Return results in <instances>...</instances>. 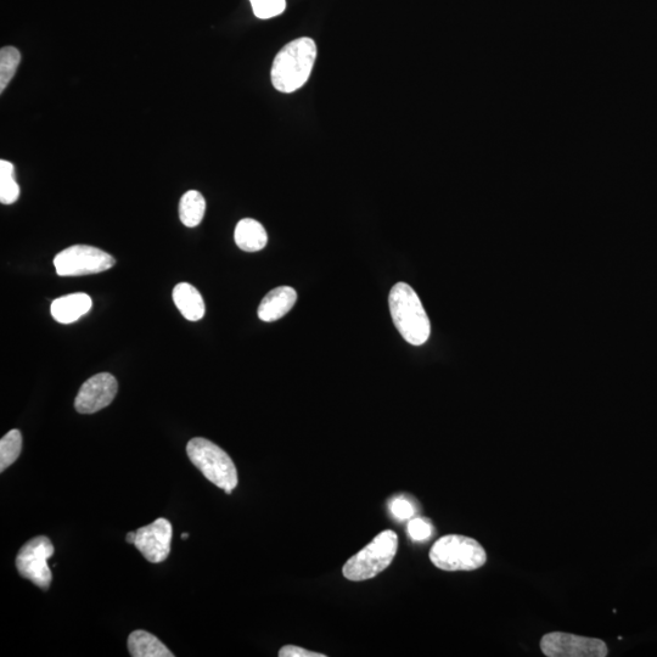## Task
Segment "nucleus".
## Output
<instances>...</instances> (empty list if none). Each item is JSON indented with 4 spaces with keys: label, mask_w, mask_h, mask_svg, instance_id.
Returning <instances> with one entry per match:
<instances>
[{
    "label": "nucleus",
    "mask_w": 657,
    "mask_h": 657,
    "mask_svg": "<svg viewBox=\"0 0 657 657\" xmlns=\"http://www.w3.org/2000/svg\"><path fill=\"white\" fill-rule=\"evenodd\" d=\"M317 59V46L313 39H295L280 50L272 66V83L277 91L294 93L305 86Z\"/></svg>",
    "instance_id": "1"
},
{
    "label": "nucleus",
    "mask_w": 657,
    "mask_h": 657,
    "mask_svg": "<svg viewBox=\"0 0 657 657\" xmlns=\"http://www.w3.org/2000/svg\"><path fill=\"white\" fill-rule=\"evenodd\" d=\"M393 324L402 338L413 346L424 345L431 334V324L417 292L411 285L398 283L389 296Z\"/></svg>",
    "instance_id": "2"
},
{
    "label": "nucleus",
    "mask_w": 657,
    "mask_h": 657,
    "mask_svg": "<svg viewBox=\"0 0 657 657\" xmlns=\"http://www.w3.org/2000/svg\"><path fill=\"white\" fill-rule=\"evenodd\" d=\"M187 453L190 462L207 480L227 494H232L238 486V471L232 458L221 447L206 438L195 437L189 441Z\"/></svg>",
    "instance_id": "3"
},
{
    "label": "nucleus",
    "mask_w": 657,
    "mask_h": 657,
    "mask_svg": "<svg viewBox=\"0 0 657 657\" xmlns=\"http://www.w3.org/2000/svg\"><path fill=\"white\" fill-rule=\"evenodd\" d=\"M398 549V536L396 532L387 530L379 533L363 548L361 552L353 555L342 569L347 580L361 582L370 580L381 574L395 559Z\"/></svg>",
    "instance_id": "4"
},
{
    "label": "nucleus",
    "mask_w": 657,
    "mask_h": 657,
    "mask_svg": "<svg viewBox=\"0 0 657 657\" xmlns=\"http://www.w3.org/2000/svg\"><path fill=\"white\" fill-rule=\"evenodd\" d=\"M430 560L443 571H474L486 564L487 554L473 538L448 535L438 539L431 548Z\"/></svg>",
    "instance_id": "5"
},
{
    "label": "nucleus",
    "mask_w": 657,
    "mask_h": 657,
    "mask_svg": "<svg viewBox=\"0 0 657 657\" xmlns=\"http://www.w3.org/2000/svg\"><path fill=\"white\" fill-rule=\"evenodd\" d=\"M115 258L98 247L73 245L54 258L56 273L60 277H81L98 274L115 266Z\"/></svg>",
    "instance_id": "6"
},
{
    "label": "nucleus",
    "mask_w": 657,
    "mask_h": 657,
    "mask_svg": "<svg viewBox=\"0 0 657 657\" xmlns=\"http://www.w3.org/2000/svg\"><path fill=\"white\" fill-rule=\"evenodd\" d=\"M55 548L46 536H39L28 541L20 549L16 558L19 574L35 583L37 587L47 591L52 584L53 575L49 569L48 560L53 557Z\"/></svg>",
    "instance_id": "7"
},
{
    "label": "nucleus",
    "mask_w": 657,
    "mask_h": 657,
    "mask_svg": "<svg viewBox=\"0 0 657 657\" xmlns=\"http://www.w3.org/2000/svg\"><path fill=\"white\" fill-rule=\"evenodd\" d=\"M541 649L548 657H605L609 653L603 640L563 632L546 634Z\"/></svg>",
    "instance_id": "8"
},
{
    "label": "nucleus",
    "mask_w": 657,
    "mask_h": 657,
    "mask_svg": "<svg viewBox=\"0 0 657 657\" xmlns=\"http://www.w3.org/2000/svg\"><path fill=\"white\" fill-rule=\"evenodd\" d=\"M119 384L115 376L100 373L92 376L81 386L76 397L75 408L81 414H93L101 411L115 400Z\"/></svg>",
    "instance_id": "9"
},
{
    "label": "nucleus",
    "mask_w": 657,
    "mask_h": 657,
    "mask_svg": "<svg viewBox=\"0 0 657 657\" xmlns=\"http://www.w3.org/2000/svg\"><path fill=\"white\" fill-rule=\"evenodd\" d=\"M172 524L167 519H157L148 526L137 531L134 546L150 563L160 564L171 553Z\"/></svg>",
    "instance_id": "10"
},
{
    "label": "nucleus",
    "mask_w": 657,
    "mask_h": 657,
    "mask_svg": "<svg viewBox=\"0 0 657 657\" xmlns=\"http://www.w3.org/2000/svg\"><path fill=\"white\" fill-rule=\"evenodd\" d=\"M297 301V292L290 286H279L269 291L258 307V318L262 322L272 323L288 314Z\"/></svg>",
    "instance_id": "11"
},
{
    "label": "nucleus",
    "mask_w": 657,
    "mask_h": 657,
    "mask_svg": "<svg viewBox=\"0 0 657 657\" xmlns=\"http://www.w3.org/2000/svg\"><path fill=\"white\" fill-rule=\"evenodd\" d=\"M93 301L91 296L77 292V294L59 297L52 303V316L61 324H71L77 322L83 316L91 311Z\"/></svg>",
    "instance_id": "12"
},
{
    "label": "nucleus",
    "mask_w": 657,
    "mask_h": 657,
    "mask_svg": "<svg viewBox=\"0 0 657 657\" xmlns=\"http://www.w3.org/2000/svg\"><path fill=\"white\" fill-rule=\"evenodd\" d=\"M173 301L185 319L198 322L205 316V302L192 284L181 283L173 289Z\"/></svg>",
    "instance_id": "13"
},
{
    "label": "nucleus",
    "mask_w": 657,
    "mask_h": 657,
    "mask_svg": "<svg viewBox=\"0 0 657 657\" xmlns=\"http://www.w3.org/2000/svg\"><path fill=\"white\" fill-rule=\"evenodd\" d=\"M234 239L239 249L246 252L261 251L268 243L265 227L252 218L241 219L235 228Z\"/></svg>",
    "instance_id": "14"
},
{
    "label": "nucleus",
    "mask_w": 657,
    "mask_h": 657,
    "mask_svg": "<svg viewBox=\"0 0 657 657\" xmlns=\"http://www.w3.org/2000/svg\"><path fill=\"white\" fill-rule=\"evenodd\" d=\"M129 654L133 657H173L174 654L154 634L134 631L128 638Z\"/></svg>",
    "instance_id": "15"
},
{
    "label": "nucleus",
    "mask_w": 657,
    "mask_h": 657,
    "mask_svg": "<svg viewBox=\"0 0 657 657\" xmlns=\"http://www.w3.org/2000/svg\"><path fill=\"white\" fill-rule=\"evenodd\" d=\"M206 201L196 190H189L179 202V218L185 227H198L205 216Z\"/></svg>",
    "instance_id": "16"
},
{
    "label": "nucleus",
    "mask_w": 657,
    "mask_h": 657,
    "mask_svg": "<svg viewBox=\"0 0 657 657\" xmlns=\"http://www.w3.org/2000/svg\"><path fill=\"white\" fill-rule=\"evenodd\" d=\"M15 167L11 162L0 160V202L11 205L18 201L20 187L14 178Z\"/></svg>",
    "instance_id": "17"
},
{
    "label": "nucleus",
    "mask_w": 657,
    "mask_h": 657,
    "mask_svg": "<svg viewBox=\"0 0 657 657\" xmlns=\"http://www.w3.org/2000/svg\"><path fill=\"white\" fill-rule=\"evenodd\" d=\"M22 435L19 430H11L0 440V471H5L20 457Z\"/></svg>",
    "instance_id": "18"
},
{
    "label": "nucleus",
    "mask_w": 657,
    "mask_h": 657,
    "mask_svg": "<svg viewBox=\"0 0 657 657\" xmlns=\"http://www.w3.org/2000/svg\"><path fill=\"white\" fill-rule=\"evenodd\" d=\"M21 61V54L14 47H4L0 50V92L8 87L15 76Z\"/></svg>",
    "instance_id": "19"
},
{
    "label": "nucleus",
    "mask_w": 657,
    "mask_h": 657,
    "mask_svg": "<svg viewBox=\"0 0 657 657\" xmlns=\"http://www.w3.org/2000/svg\"><path fill=\"white\" fill-rule=\"evenodd\" d=\"M258 19L267 20L284 13L286 0H250Z\"/></svg>",
    "instance_id": "20"
},
{
    "label": "nucleus",
    "mask_w": 657,
    "mask_h": 657,
    "mask_svg": "<svg viewBox=\"0 0 657 657\" xmlns=\"http://www.w3.org/2000/svg\"><path fill=\"white\" fill-rule=\"evenodd\" d=\"M408 533L413 541L424 542L432 536V533H434V527H432L429 520L415 518L409 521Z\"/></svg>",
    "instance_id": "21"
},
{
    "label": "nucleus",
    "mask_w": 657,
    "mask_h": 657,
    "mask_svg": "<svg viewBox=\"0 0 657 657\" xmlns=\"http://www.w3.org/2000/svg\"><path fill=\"white\" fill-rule=\"evenodd\" d=\"M390 510L392 515L400 521L412 519L415 514L414 504L404 497L393 498L390 502Z\"/></svg>",
    "instance_id": "22"
},
{
    "label": "nucleus",
    "mask_w": 657,
    "mask_h": 657,
    "mask_svg": "<svg viewBox=\"0 0 657 657\" xmlns=\"http://www.w3.org/2000/svg\"><path fill=\"white\" fill-rule=\"evenodd\" d=\"M280 657H325L324 654L313 653V651L302 649L300 647H294V645H286V647L280 649Z\"/></svg>",
    "instance_id": "23"
},
{
    "label": "nucleus",
    "mask_w": 657,
    "mask_h": 657,
    "mask_svg": "<svg viewBox=\"0 0 657 657\" xmlns=\"http://www.w3.org/2000/svg\"><path fill=\"white\" fill-rule=\"evenodd\" d=\"M136 539H137V532L127 533V537H126L127 543L133 544V546H134V543H136Z\"/></svg>",
    "instance_id": "24"
},
{
    "label": "nucleus",
    "mask_w": 657,
    "mask_h": 657,
    "mask_svg": "<svg viewBox=\"0 0 657 657\" xmlns=\"http://www.w3.org/2000/svg\"><path fill=\"white\" fill-rule=\"evenodd\" d=\"M188 537H189L188 533H183L182 538L184 539V541L185 539H188Z\"/></svg>",
    "instance_id": "25"
}]
</instances>
